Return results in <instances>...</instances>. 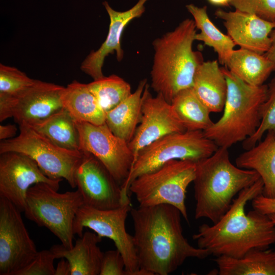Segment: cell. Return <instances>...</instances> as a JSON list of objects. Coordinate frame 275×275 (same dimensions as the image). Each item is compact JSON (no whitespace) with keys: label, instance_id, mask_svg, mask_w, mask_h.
Segmentation results:
<instances>
[{"label":"cell","instance_id":"cell-1","mask_svg":"<svg viewBox=\"0 0 275 275\" xmlns=\"http://www.w3.org/2000/svg\"><path fill=\"white\" fill-rule=\"evenodd\" d=\"M130 212L139 268L150 275H168L188 258L203 259L210 255L207 250L191 245L184 237L182 214L175 207L139 206Z\"/></svg>","mask_w":275,"mask_h":275},{"label":"cell","instance_id":"cell-2","mask_svg":"<svg viewBox=\"0 0 275 275\" xmlns=\"http://www.w3.org/2000/svg\"><path fill=\"white\" fill-rule=\"evenodd\" d=\"M261 178L242 189L228 210L211 226H199L193 238L210 255L238 258L253 249H266L275 244V225L267 214L253 209L245 213L247 203L262 194Z\"/></svg>","mask_w":275,"mask_h":275},{"label":"cell","instance_id":"cell-3","mask_svg":"<svg viewBox=\"0 0 275 275\" xmlns=\"http://www.w3.org/2000/svg\"><path fill=\"white\" fill-rule=\"evenodd\" d=\"M260 178L254 170L234 165L228 148L218 147L211 156L196 162L195 218L216 223L230 208L234 197Z\"/></svg>","mask_w":275,"mask_h":275},{"label":"cell","instance_id":"cell-4","mask_svg":"<svg viewBox=\"0 0 275 275\" xmlns=\"http://www.w3.org/2000/svg\"><path fill=\"white\" fill-rule=\"evenodd\" d=\"M197 29L194 19L187 18L152 43L151 87L170 103L178 92L193 87L197 69L203 62L193 49Z\"/></svg>","mask_w":275,"mask_h":275},{"label":"cell","instance_id":"cell-5","mask_svg":"<svg viewBox=\"0 0 275 275\" xmlns=\"http://www.w3.org/2000/svg\"><path fill=\"white\" fill-rule=\"evenodd\" d=\"M221 68L227 84L224 113L204 133L218 147L229 148L253 135L259 127L267 85H251L225 67Z\"/></svg>","mask_w":275,"mask_h":275},{"label":"cell","instance_id":"cell-6","mask_svg":"<svg viewBox=\"0 0 275 275\" xmlns=\"http://www.w3.org/2000/svg\"><path fill=\"white\" fill-rule=\"evenodd\" d=\"M196 171L194 161L172 160L138 176L130 183L129 193L134 195L139 206H173L188 222L186 193L187 187L195 179Z\"/></svg>","mask_w":275,"mask_h":275},{"label":"cell","instance_id":"cell-7","mask_svg":"<svg viewBox=\"0 0 275 275\" xmlns=\"http://www.w3.org/2000/svg\"><path fill=\"white\" fill-rule=\"evenodd\" d=\"M84 204L79 190L59 193L45 183H38L28 190L25 217L53 233L66 248L73 246V224Z\"/></svg>","mask_w":275,"mask_h":275},{"label":"cell","instance_id":"cell-8","mask_svg":"<svg viewBox=\"0 0 275 275\" xmlns=\"http://www.w3.org/2000/svg\"><path fill=\"white\" fill-rule=\"evenodd\" d=\"M218 148L201 130H186L163 136L138 153L127 180L121 186L123 193L129 195V185L134 179L169 161L187 160L197 162L211 156Z\"/></svg>","mask_w":275,"mask_h":275},{"label":"cell","instance_id":"cell-9","mask_svg":"<svg viewBox=\"0 0 275 275\" xmlns=\"http://www.w3.org/2000/svg\"><path fill=\"white\" fill-rule=\"evenodd\" d=\"M19 127L17 136L1 141L0 154L16 152L27 155L48 178L64 179L72 188L76 187L75 172L83 152L60 147L29 124H22Z\"/></svg>","mask_w":275,"mask_h":275},{"label":"cell","instance_id":"cell-10","mask_svg":"<svg viewBox=\"0 0 275 275\" xmlns=\"http://www.w3.org/2000/svg\"><path fill=\"white\" fill-rule=\"evenodd\" d=\"M131 204L110 210H99L83 205L78 209L73 224V233L79 237L85 228L92 230L101 237L113 240L122 255L129 275H149L140 269L133 236L126 229V220Z\"/></svg>","mask_w":275,"mask_h":275},{"label":"cell","instance_id":"cell-11","mask_svg":"<svg viewBox=\"0 0 275 275\" xmlns=\"http://www.w3.org/2000/svg\"><path fill=\"white\" fill-rule=\"evenodd\" d=\"M75 122L79 133V150L93 155L120 185L124 184L134 160L128 143L115 135L105 123L95 125Z\"/></svg>","mask_w":275,"mask_h":275},{"label":"cell","instance_id":"cell-12","mask_svg":"<svg viewBox=\"0 0 275 275\" xmlns=\"http://www.w3.org/2000/svg\"><path fill=\"white\" fill-rule=\"evenodd\" d=\"M37 252L21 211L9 200L0 197V275H16Z\"/></svg>","mask_w":275,"mask_h":275},{"label":"cell","instance_id":"cell-13","mask_svg":"<svg viewBox=\"0 0 275 275\" xmlns=\"http://www.w3.org/2000/svg\"><path fill=\"white\" fill-rule=\"evenodd\" d=\"M64 87L36 79L16 96H0V121L13 118L18 124L33 125L63 108Z\"/></svg>","mask_w":275,"mask_h":275},{"label":"cell","instance_id":"cell-14","mask_svg":"<svg viewBox=\"0 0 275 275\" xmlns=\"http://www.w3.org/2000/svg\"><path fill=\"white\" fill-rule=\"evenodd\" d=\"M83 153L75 178L84 205L99 210H110L130 203L129 197L124 196L121 185L102 162L89 152Z\"/></svg>","mask_w":275,"mask_h":275},{"label":"cell","instance_id":"cell-15","mask_svg":"<svg viewBox=\"0 0 275 275\" xmlns=\"http://www.w3.org/2000/svg\"><path fill=\"white\" fill-rule=\"evenodd\" d=\"M0 155V197L9 200L21 212L25 208L28 190L33 185L43 182L59 190L63 179L48 178L28 156L16 152Z\"/></svg>","mask_w":275,"mask_h":275},{"label":"cell","instance_id":"cell-16","mask_svg":"<svg viewBox=\"0 0 275 275\" xmlns=\"http://www.w3.org/2000/svg\"><path fill=\"white\" fill-rule=\"evenodd\" d=\"M141 111V122L128 143L134 161L138 153L155 141L169 134L186 131L171 104L160 94L153 97L148 84L142 95Z\"/></svg>","mask_w":275,"mask_h":275},{"label":"cell","instance_id":"cell-17","mask_svg":"<svg viewBox=\"0 0 275 275\" xmlns=\"http://www.w3.org/2000/svg\"><path fill=\"white\" fill-rule=\"evenodd\" d=\"M148 1L139 0L132 8L125 11H116L107 2H103L110 20L107 37L97 50L90 52L80 66L81 71L93 80L104 76L102 68L104 60L109 54L116 52L117 60H122L124 51L121 46V37L123 31L130 21L143 15L145 11V4Z\"/></svg>","mask_w":275,"mask_h":275},{"label":"cell","instance_id":"cell-18","mask_svg":"<svg viewBox=\"0 0 275 275\" xmlns=\"http://www.w3.org/2000/svg\"><path fill=\"white\" fill-rule=\"evenodd\" d=\"M215 15L222 20L227 35L236 45L261 54L268 50L275 22L236 9L226 11L219 9Z\"/></svg>","mask_w":275,"mask_h":275},{"label":"cell","instance_id":"cell-19","mask_svg":"<svg viewBox=\"0 0 275 275\" xmlns=\"http://www.w3.org/2000/svg\"><path fill=\"white\" fill-rule=\"evenodd\" d=\"M102 237L95 232H86L71 249L62 244H54L50 250L56 259L65 258L71 268L70 275H100L103 255L98 243Z\"/></svg>","mask_w":275,"mask_h":275},{"label":"cell","instance_id":"cell-20","mask_svg":"<svg viewBox=\"0 0 275 275\" xmlns=\"http://www.w3.org/2000/svg\"><path fill=\"white\" fill-rule=\"evenodd\" d=\"M192 88L210 112H222L227 93V84L217 60L202 62L196 71Z\"/></svg>","mask_w":275,"mask_h":275},{"label":"cell","instance_id":"cell-21","mask_svg":"<svg viewBox=\"0 0 275 275\" xmlns=\"http://www.w3.org/2000/svg\"><path fill=\"white\" fill-rule=\"evenodd\" d=\"M236 166L256 171L263 183L262 194L275 198V135L267 132L265 139L239 154Z\"/></svg>","mask_w":275,"mask_h":275},{"label":"cell","instance_id":"cell-22","mask_svg":"<svg viewBox=\"0 0 275 275\" xmlns=\"http://www.w3.org/2000/svg\"><path fill=\"white\" fill-rule=\"evenodd\" d=\"M63 107L75 121L95 125L105 123V113L88 88L76 80L64 87L61 94Z\"/></svg>","mask_w":275,"mask_h":275},{"label":"cell","instance_id":"cell-23","mask_svg":"<svg viewBox=\"0 0 275 275\" xmlns=\"http://www.w3.org/2000/svg\"><path fill=\"white\" fill-rule=\"evenodd\" d=\"M147 84L141 80L135 91L117 106L105 113V123L116 136L129 143L142 117V95Z\"/></svg>","mask_w":275,"mask_h":275},{"label":"cell","instance_id":"cell-24","mask_svg":"<svg viewBox=\"0 0 275 275\" xmlns=\"http://www.w3.org/2000/svg\"><path fill=\"white\" fill-rule=\"evenodd\" d=\"M219 275H275V250L253 249L240 258L216 257Z\"/></svg>","mask_w":275,"mask_h":275},{"label":"cell","instance_id":"cell-25","mask_svg":"<svg viewBox=\"0 0 275 275\" xmlns=\"http://www.w3.org/2000/svg\"><path fill=\"white\" fill-rule=\"evenodd\" d=\"M225 67L246 83L260 86L273 71L271 61L264 54L246 49H234Z\"/></svg>","mask_w":275,"mask_h":275},{"label":"cell","instance_id":"cell-26","mask_svg":"<svg viewBox=\"0 0 275 275\" xmlns=\"http://www.w3.org/2000/svg\"><path fill=\"white\" fill-rule=\"evenodd\" d=\"M185 7L192 15L197 29L200 30V33L196 35V40L202 41L205 45L213 48L217 54L219 63L225 65L228 57L234 49L235 44L210 19L206 6L199 7L190 4Z\"/></svg>","mask_w":275,"mask_h":275},{"label":"cell","instance_id":"cell-27","mask_svg":"<svg viewBox=\"0 0 275 275\" xmlns=\"http://www.w3.org/2000/svg\"><path fill=\"white\" fill-rule=\"evenodd\" d=\"M171 104L186 130L204 131L214 123L210 117L211 112L199 99L192 87L178 92Z\"/></svg>","mask_w":275,"mask_h":275},{"label":"cell","instance_id":"cell-28","mask_svg":"<svg viewBox=\"0 0 275 275\" xmlns=\"http://www.w3.org/2000/svg\"><path fill=\"white\" fill-rule=\"evenodd\" d=\"M31 126L60 147L79 150V133L75 120L64 108Z\"/></svg>","mask_w":275,"mask_h":275},{"label":"cell","instance_id":"cell-29","mask_svg":"<svg viewBox=\"0 0 275 275\" xmlns=\"http://www.w3.org/2000/svg\"><path fill=\"white\" fill-rule=\"evenodd\" d=\"M87 85L105 113L117 106L132 94L130 84L115 74L104 76Z\"/></svg>","mask_w":275,"mask_h":275},{"label":"cell","instance_id":"cell-30","mask_svg":"<svg viewBox=\"0 0 275 275\" xmlns=\"http://www.w3.org/2000/svg\"><path fill=\"white\" fill-rule=\"evenodd\" d=\"M267 132L275 135V76L267 85V97L261 108L260 124L253 135L243 141V148L245 150L251 148Z\"/></svg>","mask_w":275,"mask_h":275},{"label":"cell","instance_id":"cell-31","mask_svg":"<svg viewBox=\"0 0 275 275\" xmlns=\"http://www.w3.org/2000/svg\"><path fill=\"white\" fill-rule=\"evenodd\" d=\"M35 80L15 67L0 64V96H16Z\"/></svg>","mask_w":275,"mask_h":275},{"label":"cell","instance_id":"cell-32","mask_svg":"<svg viewBox=\"0 0 275 275\" xmlns=\"http://www.w3.org/2000/svg\"><path fill=\"white\" fill-rule=\"evenodd\" d=\"M231 5L236 10L275 22V0H232Z\"/></svg>","mask_w":275,"mask_h":275},{"label":"cell","instance_id":"cell-33","mask_svg":"<svg viewBox=\"0 0 275 275\" xmlns=\"http://www.w3.org/2000/svg\"><path fill=\"white\" fill-rule=\"evenodd\" d=\"M56 259L50 249L38 252L31 262L16 275H54L53 261Z\"/></svg>","mask_w":275,"mask_h":275},{"label":"cell","instance_id":"cell-34","mask_svg":"<svg viewBox=\"0 0 275 275\" xmlns=\"http://www.w3.org/2000/svg\"><path fill=\"white\" fill-rule=\"evenodd\" d=\"M100 275H129L124 258L117 249L103 252Z\"/></svg>","mask_w":275,"mask_h":275},{"label":"cell","instance_id":"cell-35","mask_svg":"<svg viewBox=\"0 0 275 275\" xmlns=\"http://www.w3.org/2000/svg\"><path fill=\"white\" fill-rule=\"evenodd\" d=\"M253 209L265 214L275 213V198L259 195L252 200Z\"/></svg>","mask_w":275,"mask_h":275},{"label":"cell","instance_id":"cell-36","mask_svg":"<svg viewBox=\"0 0 275 275\" xmlns=\"http://www.w3.org/2000/svg\"><path fill=\"white\" fill-rule=\"evenodd\" d=\"M17 131V128L15 125H1L0 139L1 141L13 138Z\"/></svg>","mask_w":275,"mask_h":275},{"label":"cell","instance_id":"cell-37","mask_svg":"<svg viewBox=\"0 0 275 275\" xmlns=\"http://www.w3.org/2000/svg\"><path fill=\"white\" fill-rule=\"evenodd\" d=\"M70 265L67 259H62L60 261L55 269L54 275H70Z\"/></svg>","mask_w":275,"mask_h":275},{"label":"cell","instance_id":"cell-38","mask_svg":"<svg viewBox=\"0 0 275 275\" xmlns=\"http://www.w3.org/2000/svg\"><path fill=\"white\" fill-rule=\"evenodd\" d=\"M270 37L271 39L270 46L264 55L272 63L273 71H275V28L272 30Z\"/></svg>","mask_w":275,"mask_h":275},{"label":"cell","instance_id":"cell-39","mask_svg":"<svg viewBox=\"0 0 275 275\" xmlns=\"http://www.w3.org/2000/svg\"><path fill=\"white\" fill-rule=\"evenodd\" d=\"M212 5L218 6H229L232 0H207Z\"/></svg>","mask_w":275,"mask_h":275},{"label":"cell","instance_id":"cell-40","mask_svg":"<svg viewBox=\"0 0 275 275\" xmlns=\"http://www.w3.org/2000/svg\"><path fill=\"white\" fill-rule=\"evenodd\" d=\"M275 225V213L268 214Z\"/></svg>","mask_w":275,"mask_h":275}]
</instances>
